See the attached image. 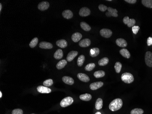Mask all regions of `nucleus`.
Segmentation results:
<instances>
[{
  "label": "nucleus",
  "mask_w": 152,
  "mask_h": 114,
  "mask_svg": "<svg viewBox=\"0 0 152 114\" xmlns=\"http://www.w3.org/2000/svg\"><path fill=\"white\" fill-rule=\"evenodd\" d=\"M122 101L121 99H116L111 102L109 108L111 111H117L122 108Z\"/></svg>",
  "instance_id": "1"
},
{
  "label": "nucleus",
  "mask_w": 152,
  "mask_h": 114,
  "mask_svg": "<svg viewBox=\"0 0 152 114\" xmlns=\"http://www.w3.org/2000/svg\"><path fill=\"white\" fill-rule=\"evenodd\" d=\"M121 79L123 82L127 83H132L134 80L133 76L129 73L122 74L121 76Z\"/></svg>",
  "instance_id": "2"
},
{
  "label": "nucleus",
  "mask_w": 152,
  "mask_h": 114,
  "mask_svg": "<svg viewBox=\"0 0 152 114\" xmlns=\"http://www.w3.org/2000/svg\"><path fill=\"white\" fill-rule=\"evenodd\" d=\"M73 102V99L71 97H67L61 100L60 106L62 107H66L67 106L72 105Z\"/></svg>",
  "instance_id": "3"
},
{
  "label": "nucleus",
  "mask_w": 152,
  "mask_h": 114,
  "mask_svg": "<svg viewBox=\"0 0 152 114\" xmlns=\"http://www.w3.org/2000/svg\"><path fill=\"white\" fill-rule=\"evenodd\" d=\"M145 61L148 66L152 67V53L151 52L148 51L145 53Z\"/></svg>",
  "instance_id": "4"
},
{
  "label": "nucleus",
  "mask_w": 152,
  "mask_h": 114,
  "mask_svg": "<svg viewBox=\"0 0 152 114\" xmlns=\"http://www.w3.org/2000/svg\"><path fill=\"white\" fill-rule=\"evenodd\" d=\"M100 35L103 38H109L112 35V31L109 29L103 28L100 31Z\"/></svg>",
  "instance_id": "5"
},
{
  "label": "nucleus",
  "mask_w": 152,
  "mask_h": 114,
  "mask_svg": "<svg viewBox=\"0 0 152 114\" xmlns=\"http://www.w3.org/2000/svg\"><path fill=\"white\" fill-rule=\"evenodd\" d=\"M90 13H91L90 10L86 7H84L81 9L79 12V15L81 17L88 16L89 15H90Z\"/></svg>",
  "instance_id": "6"
},
{
  "label": "nucleus",
  "mask_w": 152,
  "mask_h": 114,
  "mask_svg": "<svg viewBox=\"0 0 152 114\" xmlns=\"http://www.w3.org/2000/svg\"><path fill=\"white\" fill-rule=\"evenodd\" d=\"M49 3L47 1H42L38 5V9L39 10L43 11L47 10L49 7Z\"/></svg>",
  "instance_id": "7"
},
{
  "label": "nucleus",
  "mask_w": 152,
  "mask_h": 114,
  "mask_svg": "<svg viewBox=\"0 0 152 114\" xmlns=\"http://www.w3.org/2000/svg\"><path fill=\"white\" fill-rule=\"evenodd\" d=\"M103 85V83L102 82H96L91 83L90 85V89L92 90H95L99 89L101 87H102Z\"/></svg>",
  "instance_id": "8"
},
{
  "label": "nucleus",
  "mask_w": 152,
  "mask_h": 114,
  "mask_svg": "<svg viewBox=\"0 0 152 114\" xmlns=\"http://www.w3.org/2000/svg\"><path fill=\"white\" fill-rule=\"evenodd\" d=\"M37 90L39 93L42 94H44V93L48 94L51 93L52 91L51 89L47 88V87L44 86H39L37 87Z\"/></svg>",
  "instance_id": "9"
},
{
  "label": "nucleus",
  "mask_w": 152,
  "mask_h": 114,
  "mask_svg": "<svg viewBox=\"0 0 152 114\" xmlns=\"http://www.w3.org/2000/svg\"><path fill=\"white\" fill-rule=\"evenodd\" d=\"M39 47L42 49H50L53 47V45L50 42H42L39 43Z\"/></svg>",
  "instance_id": "10"
},
{
  "label": "nucleus",
  "mask_w": 152,
  "mask_h": 114,
  "mask_svg": "<svg viewBox=\"0 0 152 114\" xmlns=\"http://www.w3.org/2000/svg\"><path fill=\"white\" fill-rule=\"evenodd\" d=\"M78 52L75 51H72L70 52L66 57V60L68 62H71L73 59L78 55Z\"/></svg>",
  "instance_id": "11"
},
{
  "label": "nucleus",
  "mask_w": 152,
  "mask_h": 114,
  "mask_svg": "<svg viewBox=\"0 0 152 114\" xmlns=\"http://www.w3.org/2000/svg\"><path fill=\"white\" fill-rule=\"evenodd\" d=\"M91 43L90 39L89 38H85L80 41L79 43V45L83 47H88L89 46Z\"/></svg>",
  "instance_id": "12"
},
{
  "label": "nucleus",
  "mask_w": 152,
  "mask_h": 114,
  "mask_svg": "<svg viewBox=\"0 0 152 114\" xmlns=\"http://www.w3.org/2000/svg\"><path fill=\"white\" fill-rule=\"evenodd\" d=\"M77 77L79 80L84 82H88L90 80L89 76L85 74L79 73L77 75Z\"/></svg>",
  "instance_id": "13"
},
{
  "label": "nucleus",
  "mask_w": 152,
  "mask_h": 114,
  "mask_svg": "<svg viewBox=\"0 0 152 114\" xmlns=\"http://www.w3.org/2000/svg\"><path fill=\"white\" fill-rule=\"evenodd\" d=\"M116 43L117 45L120 47H125L127 46V42L123 38H119L116 40Z\"/></svg>",
  "instance_id": "14"
},
{
  "label": "nucleus",
  "mask_w": 152,
  "mask_h": 114,
  "mask_svg": "<svg viewBox=\"0 0 152 114\" xmlns=\"http://www.w3.org/2000/svg\"><path fill=\"white\" fill-rule=\"evenodd\" d=\"M62 15L64 18H66V19H71L73 16L72 11L69 10H66L64 11L62 13Z\"/></svg>",
  "instance_id": "15"
},
{
  "label": "nucleus",
  "mask_w": 152,
  "mask_h": 114,
  "mask_svg": "<svg viewBox=\"0 0 152 114\" xmlns=\"http://www.w3.org/2000/svg\"><path fill=\"white\" fill-rule=\"evenodd\" d=\"M82 38V34L79 33H75L72 35V40L75 42H79Z\"/></svg>",
  "instance_id": "16"
},
{
  "label": "nucleus",
  "mask_w": 152,
  "mask_h": 114,
  "mask_svg": "<svg viewBox=\"0 0 152 114\" xmlns=\"http://www.w3.org/2000/svg\"><path fill=\"white\" fill-rule=\"evenodd\" d=\"M62 80L64 83L68 85H72L74 83V81L73 80V79L68 76H64L62 78Z\"/></svg>",
  "instance_id": "17"
},
{
  "label": "nucleus",
  "mask_w": 152,
  "mask_h": 114,
  "mask_svg": "<svg viewBox=\"0 0 152 114\" xmlns=\"http://www.w3.org/2000/svg\"><path fill=\"white\" fill-rule=\"evenodd\" d=\"M56 44L59 47L63 48L67 47V42H66V40H65V39H61L56 42Z\"/></svg>",
  "instance_id": "18"
},
{
  "label": "nucleus",
  "mask_w": 152,
  "mask_h": 114,
  "mask_svg": "<svg viewBox=\"0 0 152 114\" xmlns=\"http://www.w3.org/2000/svg\"><path fill=\"white\" fill-rule=\"evenodd\" d=\"M63 53L61 49H58L54 54V58L56 59H60L63 57Z\"/></svg>",
  "instance_id": "19"
},
{
  "label": "nucleus",
  "mask_w": 152,
  "mask_h": 114,
  "mask_svg": "<svg viewBox=\"0 0 152 114\" xmlns=\"http://www.w3.org/2000/svg\"><path fill=\"white\" fill-rule=\"evenodd\" d=\"M120 53L122 55L123 57H124L126 59H129L130 58V53L125 48H122V49L120 50Z\"/></svg>",
  "instance_id": "20"
},
{
  "label": "nucleus",
  "mask_w": 152,
  "mask_h": 114,
  "mask_svg": "<svg viewBox=\"0 0 152 114\" xmlns=\"http://www.w3.org/2000/svg\"><path fill=\"white\" fill-rule=\"evenodd\" d=\"M66 64H67V61L65 59L61 60V61L59 62L57 64L56 67L58 70H61L64 68Z\"/></svg>",
  "instance_id": "21"
},
{
  "label": "nucleus",
  "mask_w": 152,
  "mask_h": 114,
  "mask_svg": "<svg viewBox=\"0 0 152 114\" xmlns=\"http://www.w3.org/2000/svg\"><path fill=\"white\" fill-rule=\"evenodd\" d=\"M100 50L99 48L97 47H94L91 48L90 52V55L92 57H95L99 54Z\"/></svg>",
  "instance_id": "22"
},
{
  "label": "nucleus",
  "mask_w": 152,
  "mask_h": 114,
  "mask_svg": "<svg viewBox=\"0 0 152 114\" xmlns=\"http://www.w3.org/2000/svg\"><path fill=\"white\" fill-rule=\"evenodd\" d=\"M102 106H103V101L102 99L101 98L97 99L95 104L96 109L97 110H99L102 108Z\"/></svg>",
  "instance_id": "23"
},
{
  "label": "nucleus",
  "mask_w": 152,
  "mask_h": 114,
  "mask_svg": "<svg viewBox=\"0 0 152 114\" xmlns=\"http://www.w3.org/2000/svg\"><path fill=\"white\" fill-rule=\"evenodd\" d=\"M79 98L81 100L88 101L91 100V95L89 94H85L81 95Z\"/></svg>",
  "instance_id": "24"
},
{
  "label": "nucleus",
  "mask_w": 152,
  "mask_h": 114,
  "mask_svg": "<svg viewBox=\"0 0 152 114\" xmlns=\"http://www.w3.org/2000/svg\"><path fill=\"white\" fill-rule=\"evenodd\" d=\"M80 26L81 28L83 30L85 31H89L91 29L90 26L86 22H82L80 23Z\"/></svg>",
  "instance_id": "25"
},
{
  "label": "nucleus",
  "mask_w": 152,
  "mask_h": 114,
  "mask_svg": "<svg viewBox=\"0 0 152 114\" xmlns=\"http://www.w3.org/2000/svg\"><path fill=\"white\" fill-rule=\"evenodd\" d=\"M142 4L148 8H152V0H142Z\"/></svg>",
  "instance_id": "26"
},
{
  "label": "nucleus",
  "mask_w": 152,
  "mask_h": 114,
  "mask_svg": "<svg viewBox=\"0 0 152 114\" xmlns=\"http://www.w3.org/2000/svg\"><path fill=\"white\" fill-rule=\"evenodd\" d=\"M94 76L96 78H102L104 77L105 75V73L104 71L102 70H99L97 71L94 73Z\"/></svg>",
  "instance_id": "27"
},
{
  "label": "nucleus",
  "mask_w": 152,
  "mask_h": 114,
  "mask_svg": "<svg viewBox=\"0 0 152 114\" xmlns=\"http://www.w3.org/2000/svg\"><path fill=\"white\" fill-rule=\"evenodd\" d=\"M108 62H109V59L108 58L104 57V58H103L102 59L99 60L98 64L100 66H105V65H106L107 64H108Z\"/></svg>",
  "instance_id": "28"
},
{
  "label": "nucleus",
  "mask_w": 152,
  "mask_h": 114,
  "mask_svg": "<svg viewBox=\"0 0 152 114\" xmlns=\"http://www.w3.org/2000/svg\"><path fill=\"white\" fill-rule=\"evenodd\" d=\"M85 56L83 55H81L80 56L78 59L77 60V64H78V66L79 67H81L83 65V63L85 61Z\"/></svg>",
  "instance_id": "29"
},
{
  "label": "nucleus",
  "mask_w": 152,
  "mask_h": 114,
  "mask_svg": "<svg viewBox=\"0 0 152 114\" xmlns=\"http://www.w3.org/2000/svg\"><path fill=\"white\" fill-rule=\"evenodd\" d=\"M122 64L121 63H120L119 62H116L114 66V68H115V70L116 73H119L120 72L121 69H122Z\"/></svg>",
  "instance_id": "30"
},
{
  "label": "nucleus",
  "mask_w": 152,
  "mask_h": 114,
  "mask_svg": "<svg viewBox=\"0 0 152 114\" xmlns=\"http://www.w3.org/2000/svg\"><path fill=\"white\" fill-rule=\"evenodd\" d=\"M38 42V39L37 38H34L31 41L29 44V46L31 48H34L35 47L36 45L37 44Z\"/></svg>",
  "instance_id": "31"
},
{
  "label": "nucleus",
  "mask_w": 152,
  "mask_h": 114,
  "mask_svg": "<svg viewBox=\"0 0 152 114\" xmlns=\"http://www.w3.org/2000/svg\"><path fill=\"white\" fill-rule=\"evenodd\" d=\"M144 112L143 110L141 109L135 108L131 111V114H143Z\"/></svg>",
  "instance_id": "32"
},
{
  "label": "nucleus",
  "mask_w": 152,
  "mask_h": 114,
  "mask_svg": "<svg viewBox=\"0 0 152 114\" xmlns=\"http://www.w3.org/2000/svg\"><path fill=\"white\" fill-rule=\"evenodd\" d=\"M95 67V64L94 63H90L86 65L85 67V70L88 71H90L93 70Z\"/></svg>",
  "instance_id": "33"
},
{
  "label": "nucleus",
  "mask_w": 152,
  "mask_h": 114,
  "mask_svg": "<svg viewBox=\"0 0 152 114\" xmlns=\"http://www.w3.org/2000/svg\"><path fill=\"white\" fill-rule=\"evenodd\" d=\"M43 85L44 86L48 87L51 86L53 84V81L52 79H48L43 82Z\"/></svg>",
  "instance_id": "34"
},
{
  "label": "nucleus",
  "mask_w": 152,
  "mask_h": 114,
  "mask_svg": "<svg viewBox=\"0 0 152 114\" xmlns=\"http://www.w3.org/2000/svg\"><path fill=\"white\" fill-rule=\"evenodd\" d=\"M135 20L134 19H130L129 22L127 24V27H129V28L133 27L135 24Z\"/></svg>",
  "instance_id": "35"
},
{
  "label": "nucleus",
  "mask_w": 152,
  "mask_h": 114,
  "mask_svg": "<svg viewBox=\"0 0 152 114\" xmlns=\"http://www.w3.org/2000/svg\"><path fill=\"white\" fill-rule=\"evenodd\" d=\"M12 114H23V111L20 109H16L12 111Z\"/></svg>",
  "instance_id": "36"
},
{
  "label": "nucleus",
  "mask_w": 152,
  "mask_h": 114,
  "mask_svg": "<svg viewBox=\"0 0 152 114\" xmlns=\"http://www.w3.org/2000/svg\"><path fill=\"white\" fill-rule=\"evenodd\" d=\"M98 8L99 9L100 11H105L107 10H108V7L107 6H105L102 4H100L98 6Z\"/></svg>",
  "instance_id": "37"
},
{
  "label": "nucleus",
  "mask_w": 152,
  "mask_h": 114,
  "mask_svg": "<svg viewBox=\"0 0 152 114\" xmlns=\"http://www.w3.org/2000/svg\"><path fill=\"white\" fill-rule=\"evenodd\" d=\"M139 29H140V27L138 26H134L132 27V31H133V33L134 34H138Z\"/></svg>",
  "instance_id": "38"
},
{
  "label": "nucleus",
  "mask_w": 152,
  "mask_h": 114,
  "mask_svg": "<svg viewBox=\"0 0 152 114\" xmlns=\"http://www.w3.org/2000/svg\"><path fill=\"white\" fill-rule=\"evenodd\" d=\"M106 15L108 17H118V13H112L108 11L106 13Z\"/></svg>",
  "instance_id": "39"
},
{
  "label": "nucleus",
  "mask_w": 152,
  "mask_h": 114,
  "mask_svg": "<svg viewBox=\"0 0 152 114\" xmlns=\"http://www.w3.org/2000/svg\"><path fill=\"white\" fill-rule=\"evenodd\" d=\"M108 12L112 13H117L118 11L116 9H113L111 7H108Z\"/></svg>",
  "instance_id": "40"
},
{
  "label": "nucleus",
  "mask_w": 152,
  "mask_h": 114,
  "mask_svg": "<svg viewBox=\"0 0 152 114\" xmlns=\"http://www.w3.org/2000/svg\"><path fill=\"white\" fill-rule=\"evenodd\" d=\"M129 17H125L123 18V23H124L125 24H126V25H127V23H128V22H129Z\"/></svg>",
  "instance_id": "41"
},
{
  "label": "nucleus",
  "mask_w": 152,
  "mask_h": 114,
  "mask_svg": "<svg viewBox=\"0 0 152 114\" xmlns=\"http://www.w3.org/2000/svg\"><path fill=\"white\" fill-rule=\"evenodd\" d=\"M147 44L149 46L152 45V38L151 37H149L147 39Z\"/></svg>",
  "instance_id": "42"
},
{
  "label": "nucleus",
  "mask_w": 152,
  "mask_h": 114,
  "mask_svg": "<svg viewBox=\"0 0 152 114\" xmlns=\"http://www.w3.org/2000/svg\"><path fill=\"white\" fill-rule=\"evenodd\" d=\"M124 1L130 4H135L137 2L136 0H125Z\"/></svg>",
  "instance_id": "43"
},
{
  "label": "nucleus",
  "mask_w": 152,
  "mask_h": 114,
  "mask_svg": "<svg viewBox=\"0 0 152 114\" xmlns=\"http://www.w3.org/2000/svg\"><path fill=\"white\" fill-rule=\"evenodd\" d=\"M2 4H1V3H0V11H1V9H2Z\"/></svg>",
  "instance_id": "44"
},
{
  "label": "nucleus",
  "mask_w": 152,
  "mask_h": 114,
  "mask_svg": "<svg viewBox=\"0 0 152 114\" xmlns=\"http://www.w3.org/2000/svg\"><path fill=\"white\" fill-rule=\"evenodd\" d=\"M2 93L1 91H0V98H1L2 97Z\"/></svg>",
  "instance_id": "45"
},
{
  "label": "nucleus",
  "mask_w": 152,
  "mask_h": 114,
  "mask_svg": "<svg viewBox=\"0 0 152 114\" xmlns=\"http://www.w3.org/2000/svg\"><path fill=\"white\" fill-rule=\"evenodd\" d=\"M95 114H101V113L100 112H97V113H96Z\"/></svg>",
  "instance_id": "46"
},
{
  "label": "nucleus",
  "mask_w": 152,
  "mask_h": 114,
  "mask_svg": "<svg viewBox=\"0 0 152 114\" xmlns=\"http://www.w3.org/2000/svg\"><path fill=\"white\" fill-rule=\"evenodd\" d=\"M107 1H112V0H107Z\"/></svg>",
  "instance_id": "47"
},
{
  "label": "nucleus",
  "mask_w": 152,
  "mask_h": 114,
  "mask_svg": "<svg viewBox=\"0 0 152 114\" xmlns=\"http://www.w3.org/2000/svg\"></svg>",
  "instance_id": "48"
}]
</instances>
